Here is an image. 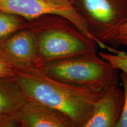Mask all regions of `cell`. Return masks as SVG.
<instances>
[{"mask_svg":"<svg viewBox=\"0 0 127 127\" xmlns=\"http://www.w3.org/2000/svg\"><path fill=\"white\" fill-rule=\"evenodd\" d=\"M35 32L36 65L89 53L97 52L98 44L70 21L58 15H46Z\"/></svg>","mask_w":127,"mask_h":127,"instance_id":"cell-2","label":"cell"},{"mask_svg":"<svg viewBox=\"0 0 127 127\" xmlns=\"http://www.w3.org/2000/svg\"><path fill=\"white\" fill-rule=\"evenodd\" d=\"M15 72L13 66L0 57V78H15Z\"/></svg>","mask_w":127,"mask_h":127,"instance_id":"cell-13","label":"cell"},{"mask_svg":"<svg viewBox=\"0 0 127 127\" xmlns=\"http://www.w3.org/2000/svg\"><path fill=\"white\" fill-rule=\"evenodd\" d=\"M124 103L123 88L117 86L105 90L95 103L92 115L85 127H116Z\"/></svg>","mask_w":127,"mask_h":127,"instance_id":"cell-7","label":"cell"},{"mask_svg":"<svg viewBox=\"0 0 127 127\" xmlns=\"http://www.w3.org/2000/svg\"><path fill=\"white\" fill-rule=\"evenodd\" d=\"M38 66L46 75L60 81L94 90H106L117 86L120 82V71L97 52L48 62Z\"/></svg>","mask_w":127,"mask_h":127,"instance_id":"cell-3","label":"cell"},{"mask_svg":"<svg viewBox=\"0 0 127 127\" xmlns=\"http://www.w3.org/2000/svg\"><path fill=\"white\" fill-rule=\"evenodd\" d=\"M53 4L64 7H74V0H47Z\"/></svg>","mask_w":127,"mask_h":127,"instance_id":"cell-15","label":"cell"},{"mask_svg":"<svg viewBox=\"0 0 127 127\" xmlns=\"http://www.w3.org/2000/svg\"><path fill=\"white\" fill-rule=\"evenodd\" d=\"M19 126L23 127H77L63 112L41 103L28 100L21 111Z\"/></svg>","mask_w":127,"mask_h":127,"instance_id":"cell-8","label":"cell"},{"mask_svg":"<svg viewBox=\"0 0 127 127\" xmlns=\"http://www.w3.org/2000/svg\"><path fill=\"white\" fill-rule=\"evenodd\" d=\"M120 81L124 91V103L123 112L116 127H127V74L123 72L120 73Z\"/></svg>","mask_w":127,"mask_h":127,"instance_id":"cell-12","label":"cell"},{"mask_svg":"<svg viewBox=\"0 0 127 127\" xmlns=\"http://www.w3.org/2000/svg\"><path fill=\"white\" fill-rule=\"evenodd\" d=\"M12 66L16 81L28 100L63 112L77 127H85L95 103L105 91L61 82L46 75L35 65Z\"/></svg>","mask_w":127,"mask_h":127,"instance_id":"cell-1","label":"cell"},{"mask_svg":"<svg viewBox=\"0 0 127 127\" xmlns=\"http://www.w3.org/2000/svg\"><path fill=\"white\" fill-rule=\"evenodd\" d=\"M25 19L15 14L0 11V40L27 27Z\"/></svg>","mask_w":127,"mask_h":127,"instance_id":"cell-10","label":"cell"},{"mask_svg":"<svg viewBox=\"0 0 127 127\" xmlns=\"http://www.w3.org/2000/svg\"><path fill=\"white\" fill-rule=\"evenodd\" d=\"M121 45L127 48V22L119 28L115 38V47L117 48Z\"/></svg>","mask_w":127,"mask_h":127,"instance_id":"cell-14","label":"cell"},{"mask_svg":"<svg viewBox=\"0 0 127 127\" xmlns=\"http://www.w3.org/2000/svg\"><path fill=\"white\" fill-rule=\"evenodd\" d=\"M28 99L15 78H0V127L19 126V116Z\"/></svg>","mask_w":127,"mask_h":127,"instance_id":"cell-9","label":"cell"},{"mask_svg":"<svg viewBox=\"0 0 127 127\" xmlns=\"http://www.w3.org/2000/svg\"><path fill=\"white\" fill-rule=\"evenodd\" d=\"M0 57L12 65H36L37 39L34 30L25 28L0 40Z\"/></svg>","mask_w":127,"mask_h":127,"instance_id":"cell-6","label":"cell"},{"mask_svg":"<svg viewBox=\"0 0 127 127\" xmlns=\"http://www.w3.org/2000/svg\"><path fill=\"white\" fill-rule=\"evenodd\" d=\"M74 7L98 41L99 47L120 53L115 47L119 28L127 22V0H74Z\"/></svg>","mask_w":127,"mask_h":127,"instance_id":"cell-4","label":"cell"},{"mask_svg":"<svg viewBox=\"0 0 127 127\" xmlns=\"http://www.w3.org/2000/svg\"><path fill=\"white\" fill-rule=\"evenodd\" d=\"M0 11L15 14L25 20L49 15L61 16L70 21L86 35L98 42L90 33L85 21L74 7L58 5L47 0H0Z\"/></svg>","mask_w":127,"mask_h":127,"instance_id":"cell-5","label":"cell"},{"mask_svg":"<svg viewBox=\"0 0 127 127\" xmlns=\"http://www.w3.org/2000/svg\"><path fill=\"white\" fill-rule=\"evenodd\" d=\"M101 58L110 63L114 67L127 74V52L121 51L120 53L99 52Z\"/></svg>","mask_w":127,"mask_h":127,"instance_id":"cell-11","label":"cell"}]
</instances>
